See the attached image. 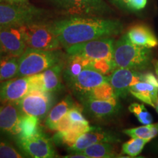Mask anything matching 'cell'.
<instances>
[{
	"label": "cell",
	"instance_id": "cell-1",
	"mask_svg": "<svg viewBox=\"0 0 158 158\" xmlns=\"http://www.w3.org/2000/svg\"><path fill=\"white\" fill-rule=\"evenodd\" d=\"M49 24L64 48L92 40L117 36L123 30L118 20L97 16L72 15Z\"/></svg>",
	"mask_w": 158,
	"mask_h": 158
},
{
	"label": "cell",
	"instance_id": "cell-2",
	"mask_svg": "<svg viewBox=\"0 0 158 158\" xmlns=\"http://www.w3.org/2000/svg\"><path fill=\"white\" fill-rule=\"evenodd\" d=\"M113 60L115 68L145 70L152 62L150 48L134 44L125 35L114 43Z\"/></svg>",
	"mask_w": 158,
	"mask_h": 158
},
{
	"label": "cell",
	"instance_id": "cell-3",
	"mask_svg": "<svg viewBox=\"0 0 158 158\" xmlns=\"http://www.w3.org/2000/svg\"><path fill=\"white\" fill-rule=\"evenodd\" d=\"M45 13L43 10L27 2H0V28L40 22Z\"/></svg>",
	"mask_w": 158,
	"mask_h": 158
},
{
	"label": "cell",
	"instance_id": "cell-4",
	"mask_svg": "<svg viewBox=\"0 0 158 158\" xmlns=\"http://www.w3.org/2000/svg\"><path fill=\"white\" fill-rule=\"evenodd\" d=\"M62 62V54L56 51H45L27 47L19 57L17 77L36 75Z\"/></svg>",
	"mask_w": 158,
	"mask_h": 158
},
{
	"label": "cell",
	"instance_id": "cell-5",
	"mask_svg": "<svg viewBox=\"0 0 158 158\" xmlns=\"http://www.w3.org/2000/svg\"><path fill=\"white\" fill-rule=\"evenodd\" d=\"M27 47L45 51H57L62 48L49 23L35 22L23 25Z\"/></svg>",
	"mask_w": 158,
	"mask_h": 158
},
{
	"label": "cell",
	"instance_id": "cell-6",
	"mask_svg": "<svg viewBox=\"0 0 158 158\" xmlns=\"http://www.w3.org/2000/svg\"><path fill=\"white\" fill-rule=\"evenodd\" d=\"M114 43L112 37H102L71 45L65 50L68 55H79L91 61L113 60Z\"/></svg>",
	"mask_w": 158,
	"mask_h": 158
},
{
	"label": "cell",
	"instance_id": "cell-7",
	"mask_svg": "<svg viewBox=\"0 0 158 158\" xmlns=\"http://www.w3.org/2000/svg\"><path fill=\"white\" fill-rule=\"evenodd\" d=\"M34 89H40L37 75L15 77L0 82V101L18 103Z\"/></svg>",
	"mask_w": 158,
	"mask_h": 158
},
{
	"label": "cell",
	"instance_id": "cell-8",
	"mask_svg": "<svg viewBox=\"0 0 158 158\" xmlns=\"http://www.w3.org/2000/svg\"><path fill=\"white\" fill-rule=\"evenodd\" d=\"M19 149L26 157L34 158H52L56 157L51 139L41 129L29 137L18 136L15 138Z\"/></svg>",
	"mask_w": 158,
	"mask_h": 158
},
{
	"label": "cell",
	"instance_id": "cell-9",
	"mask_svg": "<svg viewBox=\"0 0 158 158\" xmlns=\"http://www.w3.org/2000/svg\"><path fill=\"white\" fill-rule=\"evenodd\" d=\"M17 105L22 115H31L43 118L52 107L53 97L49 92L34 89L21 99Z\"/></svg>",
	"mask_w": 158,
	"mask_h": 158
},
{
	"label": "cell",
	"instance_id": "cell-10",
	"mask_svg": "<svg viewBox=\"0 0 158 158\" xmlns=\"http://www.w3.org/2000/svg\"><path fill=\"white\" fill-rule=\"evenodd\" d=\"M56 7L70 15L95 16L110 11L104 0H52Z\"/></svg>",
	"mask_w": 158,
	"mask_h": 158
},
{
	"label": "cell",
	"instance_id": "cell-11",
	"mask_svg": "<svg viewBox=\"0 0 158 158\" xmlns=\"http://www.w3.org/2000/svg\"><path fill=\"white\" fill-rule=\"evenodd\" d=\"M0 45L6 54L21 56L27 48L23 26L0 28Z\"/></svg>",
	"mask_w": 158,
	"mask_h": 158
},
{
	"label": "cell",
	"instance_id": "cell-12",
	"mask_svg": "<svg viewBox=\"0 0 158 158\" xmlns=\"http://www.w3.org/2000/svg\"><path fill=\"white\" fill-rule=\"evenodd\" d=\"M143 80V74L128 68H117L108 76V81L117 98H125L130 89Z\"/></svg>",
	"mask_w": 158,
	"mask_h": 158
},
{
	"label": "cell",
	"instance_id": "cell-13",
	"mask_svg": "<svg viewBox=\"0 0 158 158\" xmlns=\"http://www.w3.org/2000/svg\"><path fill=\"white\" fill-rule=\"evenodd\" d=\"M109 82L108 76L100 73L92 67L88 66L68 85L79 98L84 95L99 85Z\"/></svg>",
	"mask_w": 158,
	"mask_h": 158
},
{
	"label": "cell",
	"instance_id": "cell-14",
	"mask_svg": "<svg viewBox=\"0 0 158 158\" xmlns=\"http://www.w3.org/2000/svg\"><path fill=\"white\" fill-rule=\"evenodd\" d=\"M22 114L17 103L8 102L0 111V133L8 137L16 138L21 133L20 121Z\"/></svg>",
	"mask_w": 158,
	"mask_h": 158
},
{
	"label": "cell",
	"instance_id": "cell-15",
	"mask_svg": "<svg viewBox=\"0 0 158 158\" xmlns=\"http://www.w3.org/2000/svg\"><path fill=\"white\" fill-rule=\"evenodd\" d=\"M117 141H118V137L111 132L94 128L81 135L76 143L68 148V150L71 152H80L94 143L101 142L114 143Z\"/></svg>",
	"mask_w": 158,
	"mask_h": 158
},
{
	"label": "cell",
	"instance_id": "cell-16",
	"mask_svg": "<svg viewBox=\"0 0 158 158\" xmlns=\"http://www.w3.org/2000/svg\"><path fill=\"white\" fill-rule=\"evenodd\" d=\"M63 61L36 74L40 89L54 93L62 88V75L63 73Z\"/></svg>",
	"mask_w": 158,
	"mask_h": 158
},
{
	"label": "cell",
	"instance_id": "cell-17",
	"mask_svg": "<svg viewBox=\"0 0 158 158\" xmlns=\"http://www.w3.org/2000/svg\"><path fill=\"white\" fill-rule=\"evenodd\" d=\"M85 108L91 115L98 118L110 117L115 115L119 110L118 98L110 100H82Z\"/></svg>",
	"mask_w": 158,
	"mask_h": 158
},
{
	"label": "cell",
	"instance_id": "cell-18",
	"mask_svg": "<svg viewBox=\"0 0 158 158\" xmlns=\"http://www.w3.org/2000/svg\"><path fill=\"white\" fill-rule=\"evenodd\" d=\"M125 35L130 42L144 48H152L158 45L157 37L145 25L138 24L130 27Z\"/></svg>",
	"mask_w": 158,
	"mask_h": 158
},
{
	"label": "cell",
	"instance_id": "cell-19",
	"mask_svg": "<svg viewBox=\"0 0 158 158\" xmlns=\"http://www.w3.org/2000/svg\"><path fill=\"white\" fill-rule=\"evenodd\" d=\"M130 94L155 108L158 97V86L147 81H141L131 86Z\"/></svg>",
	"mask_w": 158,
	"mask_h": 158
},
{
	"label": "cell",
	"instance_id": "cell-20",
	"mask_svg": "<svg viewBox=\"0 0 158 158\" xmlns=\"http://www.w3.org/2000/svg\"><path fill=\"white\" fill-rule=\"evenodd\" d=\"M91 61L79 55H69L68 58L63 62V74L64 80L69 85L81 71L89 66Z\"/></svg>",
	"mask_w": 158,
	"mask_h": 158
},
{
	"label": "cell",
	"instance_id": "cell-21",
	"mask_svg": "<svg viewBox=\"0 0 158 158\" xmlns=\"http://www.w3.org/2000/svg\"><path fill=\"white\" fill-rule=\"evenodd\" d=\"M94 128L91 127L89 123H73L68 130L64 131H57V133L54 135V139L57 142L68 146L69 148L76 143L81 135L93 130Z\"/></svg>",
	"mask_w": 158,
	"mask_h": 158
},
{
	"label": "cell",
	"instance_id": "cell-22",
	"mask_svg": "<svg viewBox=\"0 0 158 158\" xmlns=\"http://www.w3.org/2000/svg\"><path fill=\"white\" fill-rule=\"evenodd\" d=\"M75 103L70 96H67L61 102L56 104L48 112L45 118V125L50 130H56L58 122L62 119L63 116L66 115L70 108Z\"/></svg>",
	"mask_w": 158,
	"mask_h": 158
},
{
	"label": "cell",
	"instance_id": "cell-23",
	"mask_svg": "<svg viewBox=\"0 0 158 158\" xmlns=\"http://www.w3.org/2000/svg\"><path fill=\"white\" fill-rule=\"evenodd\" d=\"M80 153L86 156V158H113L118 157L113 143L108 142L94 143L80 152Z\"/></svg>",
	"mask_w": 158,
	"mask_h": 158
},
{
	"label": "cell",
	"instance_id": "cell-24",
	"mask_svg": "<svg viewBox=\"0 0 158 158\" xmlns=\"http://www.w3.org/2000/svg\"><path fill=\"white\" fill-rule=\"evenodd\" d=\"M19 57L7 54L0 57V82L17 77Z\"/></svg>",
	"mask_w": 158,
	"mask_h": 158
},
{
	"label": "cell",
	"instance_id": "cell-25",
	"mask_svg": "<svg viewBox=\"0 0 158 158\" xmlns=\"http://www.w3.org/2000/svg\"><path fill=\"white\" fill-rule=\"evenodd\" d=\"M117 98L114 93V91L109 82L99 85L81 97L80 99L82 100L93 99V100H110Z\"/></svg>",
	"mask_w": 158,
	"mask_h": 158
},
{
	"label": "cell",
	"instance_id": "cell-26",
	"mask_svg": "<svg viewBox=\"0 0 158 158\" xmlns=\"http://www.w3.org/2000/svg\"><path fill=\"white\" fill-rule=\"evenodd\" d=\"M40 118L35 116H21L19 124L21 133L18 136L29 137V136H31L37 133L40 130Z\"/></svg>",
	"mask_w": 158,
	"mask_h": 158
},
{
	"label": "cell",
	"instance_id": "cell-27",
	"mask_svg": "<svg viewBox=\"0 0 158 158\" xmlns=\"http://www.w3.org/2000/svg\"><path fill=\"white\" fill-rule=\"evenodd\" d=\"M150 140L146 138H131V139L122 144V153L130 157H137L143 151L146 144Z\"/></svg>",
	"mask_w": 158,
	"mask_h": 158
},
{
	"label": "cell",
	"instance_id": "cell-28",
	"mask_svg": "<svg viewBox=\"0 0 158 158\" xmlns=\"http://www.w3.org/2000/svg\"><path fill=\"white\" fill-rule=\"evenodd\" d=\"M26 156L10 142L0 137V158H23Z\"/></svg>",
	"mask_w": 158,
	"mask_h": 158
},
{
	"label": "cell",
	"instance_id": "cell-29",
	"mask_svg": "<svg viewBox=\"0 0 158 158\" xmlns=\"http://www.w3.org/2000/svg\"><path fill=\"white\" fill-rule=\"evenodd\" d=\"M129 110L137 118L138 122L142 124H149L152 123V116L149 113V111L145 108L143 104L134 103L130 104L129 106Z\"/></svg>",
	"mask_w": 158,
	"mask_h": 158
},
{
	"label": "cell",
	"instance_id": "cell-30",
	"mask_svg": "<svg viewBox=\"0 0 158 158\" xmlns=\"http://www.w3.org/2000/svg\"><path fill=\"white\" fill-rule=\"evenodd\" d=\"M148 0H112L114 5L128 11L135 12L143 10L147 6Z\"/></svg>",
	"mask_w": 158,
	"mask_h": 158
},
{
	"label": "cell",
	"instance_id": "cell-31",
	"mask_svg": "<svg viewBox=\"0 0 158 158\" xmlns=\"http://www.w3.org/2000/svg\"><path fill=\"white\" fill-rule=\"evenodd\" d=\"M123 133L130 138H146L151 141V124H143L142 126L133 128H129L123 130Z\"/></svg>",
	"mask_w": 158,
	"mask_h": 158
},
{
	"label": "cell",
	"instance_id": "cell-32",
	"mask_svg": "<svg viewBox=\"0 0 158 158\" xmlns=\"http://www.w3.org/2000/svg\"><path fill=\"white\" fill-rule=\"evenodd\" d=\"M89 66L95 69L100 73L106 75V76L109 73H111L114 69L116 68L114 60H108V59H100V60L91 61Z\"/></svg>",
	"mask_w": 158,
	"mask_h": 158
},
{
	"label": "cell",
	"instance_id": "cell-33",
	"mask_svg": "<svg viewBox=\"0 0 158 158\" xmlns=\"http://www.w3.org/2000/svg\"><path fill=\"white\" fill-rule=\"evenodd\" d=\"M67 116L72 123H89L82 114V108L77 104H74L67 113Z\"/></svg>",
	"mask_w": 158,
	"mask_h": 158
},
{
	"label": "cell",
	"instance_id": "cell-34",
	"mask_svg": "<svg viewBox=\"0 0 158 158\" xmlns=\"http://www.w3.org/2000/svg\"><path fill=\"white\" fill-rule=\"evenodd\" d=\"M72 122L69 119L67 114L64 116H63L62 119L58 122L56 126V131H64V130H68L72 125Z\"/></svg>",
	"mask_w": 158,
	"mask_h": 158
},
{
	"label": "cell",
	"instance_id": "cell-35",
	"mask_svg": "<svg viewBox=\"0 0 158 158\" xmlns=\"http://www.w3.org/2000/svg\"><path fill=\"white\" fill-rule=\"evenodd\" d=\"M151 135L152 139L158 135V122L155 124H151Z\"/></svg>",
	"mask_w": 158,
	"mask_h": 158
},
{
	"label": "cell",
	"instance_id": "cell-36",
	"mask_svg": "<svg viewBox=\"0 0 158 158\" xmlns=\"http://www.w3.org/2000/svg\"><path fill=\"white\" fill-rule=\"evenodd\" d=\"M28 0H0V2H10V3H24L27 2Z\"/></svg>",
	"mask_w": 158,
	"mask_h": 158
},
{
	"label": "cell",
	"instance_id": "cell-37",
	"mask_svg": "<svg viewBox=\"0 0 158 158\" xmlns=\"http://www.w3.org/2000/svg\"><path fill=\"white\" fill-rule=\"evenodd\" d=\"M152 63L154 69H155L156 76H157L158 78V59H153L152 62Z\"/></svg>",
	"mask_w": 158,
	"mask_h": 158
},
{
	"label": "cell",
	"instance_id": "cell-38",
	"mask_svg": "<svg viewBox=\"0 0 158 158\" xmlns=\"http://www.w3.org/2000/svg\"><path fill=\"white\" fill-rule=\"evenodd\" d=\"M150 149H151V150H152L153 152L158 153V141L154 142L152 145H151V147H150Z\"/></svg>",
	"mask_w": 158,
	"mask_h": 158
},
{
	"label": "cell",
	"instance_id": "cell-39",
	"mask_svg": "<svg viewBox=\"0 0 158 158\" xmlns=\"http://www.w3.org/2000/svg\"><path fill=\"white\" fill-rule=\"evenodd\" d=\"M155 108L156 111H157V113L158 114V97H157V101H156V103H155Z\"/></svg>",
	"mask_w": 158,
	"mask_h": 158
},
{
	"label": "cell",
	"instance_id": "cell-40",
	"mask_svg": "<svg viewBox=\"0 0 158 158\" xmlns=\"http://www.w3.org/2000/svg\"><path fill=\"white\" fill-rule=\"evenodd\" d=\"M2 53H4L3 52V50H2V48L1 45H0V57L2 56Z\"/></svg>",
	"mask_w": 158,
	"mask_h": 158
},
{
	"label": "cell",
	"instance_id": "cell-41",
	"mask_svg": "<svg viewBox=\"0 0 158 158\" xmlns=\"http://www.w3.org/2000/svg\"><path fill=\"white\" fill-rule=\"evenodd\" d=\"M1 109H2V107H1V108H0V111H1Z\"/></svg>",
	"mask_w": 158,
	"mask_h": 158
}]
</instances>
